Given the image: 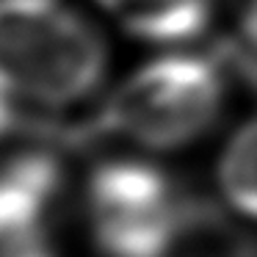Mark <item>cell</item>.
Listing matches in <instances>:
<instances>
[{
  "mask_svg": "<svg viewBox=\"0 0 257 257\" xmlns=\"http://www.w3.org/2000/svg\"><path fill=\"white\" fill-rule=\"evenodd\" d=\"M86 205L105 257H224L249 246L213 202L183 191L150 163L97 166Z\"/></svg>",
  "mask_w": 257,
  "mask_h": 257,
  "instance_id": "cell-1",
  "label": "cell"
},
{
  "mask_svg": "<svg viewBox=\"0 0 257 257\" xmlns=\"http://www.w3.org/2000/svg\"><path fill=\"white\" fill-rule=\"evenodd\" d=\"M105 75V47L64 0H0V89L39 111L69 108Z\"/></svg>",
  "mask_w": 257,
  "mask_h": 257,
  "instance_id": "cell-2",
  "label": "cell"
},
{
  "mask_svg": "<svg viewBox=\"0 0 257 257\" xmlns=\"http://www.w3.org/2000/svg\"><path fill=\"white\" fill-rule=\"evenodd\" d=\"M221 58L166 56L127 78L91 119L97 136H124L152 150L191 144L221 113L224 102Z\"/></svg>",
  "mask_w": 257,
  "mask_h": 257,
  "instance_id": "cell-3",
  "label": "cell"
},
{
  "mask_svg": "<svg viewBox=\"0 0 257 257\" xmlns=\"http://www.w3.org/2000/svg\"><path fill=\"white\" fill-rule=\"evenodd\" d=\"M61 188L53 152L31 150L0 166V257H58L53 218Z\"/></svg>",
  "mask_w": 257,
  "mask_h": 257,
  "instance_id": "cell-4",
  "label": "cell"
},
{
  "mask_svg": "<svg viewBox=\"0 0 257 257\" xmlns=\"http://www.w3.org/2000/svg\"><path fill=\"white\" fill-rule=\"evenodd\" d=\"M124 28L152 42H185L207 25L213 0H100Z\"/></svg>",
  "mask_w": 257,
  "mask_h": 257,
  "instance_id": "cell-5",
  "label": "cell"
},
{
  "mask_svg": "<svg viewBox=\"0 0 257 257\" xmlns=\"http://www.w3.org/2000/svg\"><path fill=\"white\" fill-rule=\"evenodd\" d=\"M218 180L232 207L257 218V119L246 124L227 147Z\"/></svg>",
  "mask_w": 257,
  "mask_h": 257,
  "instance_id": "cell-6",
  "label": "cell"
},
{
  "mask_svg": "<svg viewBox=\"0 0 257 257\" xmlns=\"http://www.w3.org/2000/svg\"><path fill=\"white\" fill-rule=\"evenodd\" d=\"M240 42L257 50V0H246L240 12Z\"/></svg>",
  "mask_w": 257,
  "mask_h": 257,
  "instance_id": "cell-7",
  "label": "cell"
},
{
  "mask_svg": "<svg viewBox=\"0 0 257 257\" xmlns=\"http://www.w3.org/2000/svg\"><path fill=\"white\" fill-rule=\"evenodd\" d=\"M224 257H257V251L251 249V246H246V249H238V251H232V254H224Z\"/></svg>",
  "mask_w": 257,
  "mask_h": 257,
  "instance_id": "cell-8",
  "label": "cell"
}]
</instances>
